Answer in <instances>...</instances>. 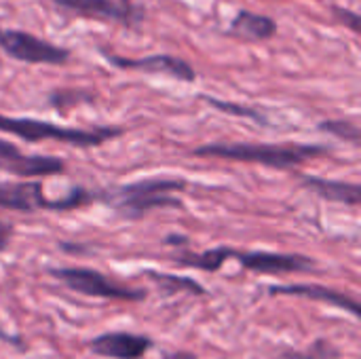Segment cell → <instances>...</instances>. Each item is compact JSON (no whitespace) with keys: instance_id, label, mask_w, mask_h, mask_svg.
<instances>
[{"instance_id":"cell-5","label":"cell","mask_w":361,"mask_h":359,"mask_svg":"<svg viewBox=\"0 0 361 359\" xmlns=\"http://www.w3.org/2000/svg\"><path fill=\"white\" fill-rule=\"evenodd\" d=\"M53 275L63 281L70 290L95 298H114V300H142L146 294L135 288H127L121 284H114L112 279L104 277L97 271L91 269H57Z\"/></svg>"},{"instance_id":"cell-10","label":"cell","mask_w":361,"mask_h":359,"mask_svg":"<svg viewBox=\"0 0 361 359\" xmlns=\"http://www.w3.org/2000/svg\"><path fill=\"white\" fill-rule=\"evenodd\" d=\"M0 207L17 209V212H34V209H63V201H49L42 195L40 184L34 182H6L0 184Z\"/></svg>"},{"instance_id":"cell-21","label":"cell","mask_w":361,"mask_h":359,"mask_svg":"<svg viewBox=\"0 0 361 359\" xmlns=\"http://www.w3.org/2000/svg\"><path fill=\"white\" fill-rule=\"evenodd\" d=\"M0 339H4V341H8V336H6V334H4L2 330H0Z\"/></svg>"},{"instance_id":"cell-17","label":"cell","mask_w":361,"mask_h":359,"mask_svg":"<svg viewBox=\"0 0 361 359\" xmlns=\"http://www.w3.org/2000/svg\"><path fill=\"white\" fill-rule=\"evenodd\" d=\"M148 277L150 279H154V281H167V284H171L176 290L178 288H186V290H190V292H195V294H203V288L197 284V281H192V279H186V277H173V275H159V273H148Z\"/></svg>"},{"instance_id":"cell-22","label":"cell","mask_w":361,"mask_h":359,"mask_svg":"<svg viewBox=\"0 0 361 359\" xmlns=\"http://www.w3.org/2000/svg\"><path fill=\"white\" fill-rule=\"evenodd\" d=\"M305 359H315V358H305Z\"/></svg>"},{"instance_id":"cell-15","label":"cell","mask_w":361,"mask_h":359,"mask_svg":"<svg viewBox=\"0 0 361 359\" xmlns=\"http://www.w3.org/2000/svg\"><path fill=\"white\" fill-rule=\"evenodd\" d=\"M224 260H228V248H218V250H209L203 254H188L184 258H178L180 264L203 269V271H218Z\"/></svg>"},{"instance_id":"cell-7","label":"cell","mask_w":361,"mask_h":359,"mask_svg":"<svg viewBox=\"0 0 361 359\" xmlns=\"http://www.w3.org/2000/svg\"><path fill=\"white\" fill-rule=\"evenodd\" d=\"M106 59L123 70H142V72H150V74H167L171 78L184 80V83H192L195 80V70L192 66H188L184 59L173 57V55H148V57H140V59H131V57H118L112 53H104Z\"/></svg>"},{"instance_id":"cell-9","label":"cell","mask_w":361,"mask_h":359,"mask_svg":"<svg viewBox=\"0 0 361 359\" xmlns=\"http://www.w3.org/2000/svg\"><path fill=\"white\" fill-rule=\"evenodd\" d=\"M0 167L15 176H55L63 171V161L53 157H27L21 154L13 144L0 140Z\"/></svg>"},{"instance_id":"cell-3","label":"cell","mask_w":361,"mask_h":359,"mask_svg":"<svg viewBox=\"0 0 361 359\" xmlns=\"http://www.w3.org/2000/svg\"><path fill=\"white\" fill-rule=\"evenodd\" d=\"M186 184L184 180H167V178H150L135 184H127L116 190V207L127 218H142L148 209L180 205L169 193L182 190Z\"/></svg>"},{"instance_id":"cell-2","label":"cell","mask_w":361,"mask_h":359,"mask_svg":"<svg viewBox=\"0 0 361 359\" xmlns=\"http://www.w3.org/2000/svg\"><path fill=\"white\" fill-rule=\"evenodd\" d=\"M0 131L13 133L25 142H42V140H55L72 146H97L110 138L121 135V129H72L53 125L47 121L36 118H13L0 114Z\"/></svg>"},{"instance_id":"cell-18","label":"cell","mask_w":361,"mask_h":359,"mask_svg":"<svg viewBox=\"0 0 361 359\" xmlns=\"http://www.w3.org/2000/svg\"><path fill=\"white\" fill-rule=\"evenodd\" d=\"M207 104H212L214 108L222 110V112H228V114H239V116H252V118H258L260 121V114L252 108H245V106H237V104H231V102H220V99H214V97H205Z\"/></svg>"},{"instance_id":"cell-8","label":"cell","mask_w":361,"mask_h":359,"mask_svg":"<svg viewBox=\"0 0 361 359\" xmlns=\"http://www.w3.org/2000/svg\"><path fill=\"white\" fill-rule=\"evenodd\" d=\"M228 258H235L239 264L254 273L277 275L292 271H309L313 269V260L298 254H269V252H235L228 250Z\"/></svg>"},{"instance_id":"cell-16","label":"cell","mask_w":361,"mask_h":359,"mask_svg":"<svg viewBox=\"0 0 361 359\" xmlns=\"http://www.w3.org/2000/svg\"><path fill=\"white\" fill-rule=\"evenodd\" d=\"M319 129L330 131V133H334V135H338L343 140H351L355 144L360 142V129H357V125H353L349 121H326V123L319 125Z\"/></svg>"},{"instance_id":"cell-6","label":"cell","mask_w":361,"mask_h":359,"mask_svg":"<svg viewBox=\"0 0 361 359\" xmlns=\"http://www.w3.org/2000/svg\"><path fill=\"white\" fill-rule=\"evenodd\" d=\"M57 6L91 17V19H102V21H116L123 25H137L144 17L142 8L135 6L131 0H53Z\"/></svg>"},{"instance_id":"cell-1","label":"cell","mask_w":361,"mask_h":359,"mask_svg":"<svg viewBox=\"0 0 361 359\" xmlns=\"http://www.w3.org/2000/svg\"><path fill=\"white\" fill-rule=\"evenodd\" d=\"M197 157H218L228 161H243V163H260L277 169L298 167L309 159H317L328 154L326 146L313 144H207L195 150Z\"/></svg>"},{"instance_id":"cell-11","label":"cell","mask_w":361,"mask_h":359,"mask_svg":"<svg viewBox=\"0 0 361 359\" xmlns=\"http://www.w3.org/2000/svg\"><path fill=\"white\" fill-rule=\"evenodd\" d=\"M150 349V339L129 332H108L91 341V351L112 359H140Z\"/></svg>"},{"instance_id":"cell-14","label":"cell","mask_w":361,"mask_h":359,"mask_svg":"<svg viewBox=\"0 0 361 359\" xmlns=\"http://www.w3.org/2000/svg\"><path fill=\"white\" fill-rule=\"evenodd\" d=\"M305 184L328 201H338L345 205H360L361 190L357 184H345V182H334V180H324V178H307Z\"/></svg>"},{"instance_id":"cell-4","label":"cell","mask_w":361,"mask_h":359,"mask_svg":"<svg viewBox=\"0 0 361 359\" xmlns=\"http://www.w3.org/2000/svg\"><path fill=\"white\" fill-rule=\"evenodd\" d=\"M0 49L11 55L13 59L25 61V63H51L61 66L70 59V51L63 47H57L53 42H47L38 36H32L21 30H6L0 28Z\"/></svg>"},{"instance_id":"cell-19","label":"cell","mask_w":361,"mask_h":359,"mask_svg":"<svg viewBox=\"0 0 361 359\" xmlns=\"http://www.w3.org/2000/svg\"><path fill=\"white\" fill-rule=\"evenodd\" d=\"M334 13H336V17L345 23H349V28L353 30V32H357L360 30V17H357V13H353V11H347V8H341V6H334Z\"/></svg>"},{"instance_id":"cell-20","label":"cell","mask_w":361,"mask_h":359,"mask_svg":"<svg viewBox=\"0 0 361 359\" xmlns=\"http://www.w3.org/2000/svg\"><path fill=\"white\" fill-rule=\"evenodd\" d=\"M11 233H13V229L6 224V222H2L0 220V252L6 248V243H8V237H11Z\"/></svg>"},{"instance_id":"cell-12","label":"cell","mask_w":361,"mask_h":359,"mask_svg":"<svg viewBox=\"0 0 361 359\" xmlns=\"http://www.w3.org/2000/svg\"><path fill=\"white\" fill-rule=\"evenodd\" d=\"M273 296H300V298H309V300H322V303H330L338 309L349 311L351 315H360V303L347 294H341L332 288H324V286H307V284H296V286H275L271 288Z\"/></svg>"},{"instance_id":"cell-13","label":"cell","mask_w":361,"mask_h":359,"mask_svg":"<svg viewBox=\"0 0 361 359\" xmlns=\"http://www.w3.org/2000/svg\"><path fill=\"white\" fill-rule=\"evenodd\" d=\"M277 32V23L269 15L252 13V11H239L237 17L231 23V34L239 36L243 40H269Z\"/></svg>"}]
</instances>
